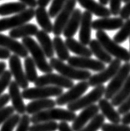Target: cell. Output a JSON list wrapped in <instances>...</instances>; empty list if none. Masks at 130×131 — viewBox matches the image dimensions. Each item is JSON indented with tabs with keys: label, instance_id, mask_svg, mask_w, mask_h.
Returning <instances> with one entry per match:
<instances>
[{
	"label": "cell",
	"instance_id": "cell-45",
	"mask_svg": "<svg viewBox=\"0 0 130 131\" xmlns=\"http://www.w3.org/2000/svg\"><path fill=\"white\" fill-rule=\"evenodd\" d=\"M58 131H74L73 128L70 127L68 122H60L58 127Z\"/></svg>",
	"mask_w": 130,
	"mask_h": 131
},
{
	"label": "cell",
	"instance_id": "cell-9",
	"mask_svg": "<svg viewBox=\"0 0 130 131\" xmlns=\"http://www.w3.org/2000/svg\"><path fill=\"white\" fill-rule=\"evenodd\" d=\"M121 61L119 59H114L109 63L108 68L103 69V71L92 75L88 79V84L91 87H97L99 85H103L104 83L111 80L115 74L119 72V69L121 68Z\"/></svg>",
	"mask_w": 130,
	"mask_h": 131
},
{
	"label": "cell",
	"instance_id": "cell-25",
	"mask_svg": "<svg viewBox=\"0 0 130 131\" xmlns=\"http://www.w3.org/2000/svg\"><path fill=\"white\" fill-rule=\"evenodd\" d=\"M36 38L47 58H53V55L55 53L54 49H53V40L50 39L49 34H47L43 30H39L36 35Z\"/></svg>",
	"mask_w": 130,
	"mask_h": 131
},
{
	"label": "cell",
	"instance_id": "cell-7",
	"mask_svg": "<svg viewBox=\"0 0 130 131\" xmlns=\"http://www.w3.org/2000/svg\"><path fill=\"white\" fill-rule=\"evenodd\" d=\"M63 94V89L54 86H43V87H33L23 89L22 96L24 100H36L42 99H49L50 97L60 96Z\"/></svg>",
	"mask_w": 130,
	"mask_h": 131
},
{
	"label": "cell",
	"instance_id": "cell-43",
	"mask_svg": "<svg viewBox=\"0 0 130 131\" xmlns=\"http://www.w3.org/2000/svg\"><path fill=\"white\" fill-rule=\"evenodd\" d=\"M118 112L119 113L120 115H124V114L130 112V96L128 99H126V100L119 105L118 108Z\"/></svg>",
	"mask_w": 130,
	"mask_h": 131
},
{
	"label": "cell",
	"instance_id": "cell-47",
	"mask_svg": "<svg viewBox=\"0 0 130 131\" xmlns=\"http://www.w3.org/2000/svg\"><path fill=\"white\" fill-rule=\"evenodd\" d=\"M10 56V52L8 50L0 47V59H9Z\"/></svg>",
	"mask_w": 130,
	"mask_h": 131
},
{
	"label": "cell",
	"instance_id": "cell-53",
	"mask_svg": "<svg viewBox=\"0 0 130 131\" xmlns=\"http://www.w3.org/2000/svg\"><path fill=\"white\" fill-rule=\"evenodd\" d=\"M122 1H123V3H125V4H127V3L130 2V0H122Z\"/></svg>",
	"mask_w": 130,
	"mask_h": 131
},
{
	"label": "cell",
	"instance_id": "cell-20",
	"mask_svg": "<svg viewBox=\"0 0 130 131\" xmlns=\"http://www.w3.org/2000/svg\"><path fill=\"white\" fill-rule=\"evenodd\" d=\"M77 2L80 4L81 7L86 9V11L91 13L92 14H95L100 18H110L111 12L109 8L105 6L100 4L94 0H77Z\"/></svg>",
	"mask_w": 130,
	"mask_h": 131
},
{
	"label": "cell",
	"instance_id": "cell-33",
	"mask_svg": "<svg viewBox=\"0 0 130 131\" xmlns=\"http://www.w3.org/2000/svg\"><path fill=\"white\" fill-rule=\"evenodd\" d=\"M104 124H105V117L102 114H98L89 121L88 124L80 131H98L102 128Z\"/></svg>",
	"mask_w": 130,
	"mask_h": 131
},
{
	"label": "cell",
	"instance_id": "cell-27",
	"mask_svg": "<svg viewBox=\"0 0 130 131\" xmlns=\"http://www.w3.org/2000/svg\"><path fill=\"white\" fill-rule=\"evenodd\" d=\"M35 17L38 24L42 28V30L46 32L47 34L53 33V24H52L49 14L45 8H37L35 9Z\"/></svg>",
	"mask_w": 130,
	"mask_h": 131
},
{
	"label": "cell",
	"instance_id": "cell-11",
	"mask_svg": "<svg viewBox=\"0 0 130 131\" xmlns=\"http://www.w3.org/2000/svg\"><path fill=\"white\" fill-rule=\"evenodd\" d=\"M76 3L77 0H67L62 10L56 17L53 28V34L55 36H59L63 34L66 24H68L72 14L74 11Z\"/></svg>",
	"mask_w": 130,
	"mask_h": 131
},
{
	"label": "cell",
	"instance_id": "cell-28",
	"mask_svg": "<svg viewBox=\"0 0 130 131\" xmlns=\"http://www.w3.org/2000/svg\"><path fill=\"white\" fill-rule=\"evenodd\" d=\"M88 45L91 52L100 62L103 63H110L113 61L112 56L103 49V47L97 39H92Z\"/></svg>",
	"mask_w": 130,
	"mask_h": 131
},
{
	"label": "cell",
	"instance_id": "cell-10",
	"mask_svg": "<svg viewBox=\"0 0 130 131\" xmlns=\"http://www.w3.org/2000/svg\"><path fill=\"white\" fill-rule=\"evenodd\" d=\"M36 87H43V86H54L61 89H71L74 85L71 79L63 77L61 74L57 73H46L39 76L36 82L34 83Z\"/></svg>",
	"mask_w": 130,
	"mask_h": 131
},
{
	"label": "cell",
	"instance_id": "cell-1",
	"mask_svg": "<svg viewBox=\"0 0 130 131\" xmlns=\"http://www.w3.org/2000/svg\"><path fill=\"white\" fill-rule=\"evenodd\" d=\"M77 114L75 112L61 108H53L33 114L31 116V123L33 124L48 122V121H61V122H73Z\"/></svg>",
	"mask_w": 130,
	"mask_h": 131
},
{
	"label": "cell",
	"instance_id": "cell-17",
	"mask_svg": "<svg viewBox=\"0 0 130 131\" xmlns=\"http://www.w3.org/2000/svg\"><path fill=\"white\" fill-rule=\"evenodd\" d=\"M99 108L97 104H93L83 110V111L73 121L72 128L74 131H80L82 129H84L85 124L99 114Z\"/></svg>",
	"mask_w": 130,
	"mask_h": 131
},
{
	"label": "cell",
	"instance_id": "cell-13",
	"mask_svg": "<svg viewBox=\"0 0 130 131\" xmlns=\"http://www.w3.org/2000/svg\"><path fill=\"white\" fill-rule=\"evenodd\" d=\"M68 63L69 65L76 69L88 70V71L93 70V71L99 73L106 69L105 63L100 62L99 60L91 58H85V57L70 56V58L68 59Z\"/></svg>",
	"mask_w": 130,
	"mask_h": 131
},
{
	"label": "cell",
	"instance_id": "cell-21",
	"mask_svg": "<svg viewBox=\"0 0 130 131\" xmlns=\"http://www.w3.org/2000/svg\"><path fill=\"white\" fill-rule=\"evenodd\" d=\"M56 105V101L52 99H42L31 101L26 105V113L28 115L40 113V112L50 110L54 108Z\"/></svg>",
	"mask_w": 130,
	"mask_h": 131
},
{
	"label": "cell",
	"instance_id": "cell-37",
	"mask_svg": "<svg viewBox=\"0 0 130 131\" xmlns=\"http://www.w3.org/2000/svg\"><path fill=\"white\" fill-rule=\"evenodd\" d=\"M67 0H53L50 8L49 9V14L50 18H56L59 12L64 6Z\"/></svg>",
	"mask_w": 130,
	"mask_h": 131
},
{
	"label": "cell",
	"instance_id": "cell-23",
	"mask_svg": "<svg viewBox=\"0 0 130 131\" xmlns=\"http://www.w3.org/2000/svg\"><path fill=\"white\" fill-rule=\"evenodd\" d=\"M81 18H82V12L79 8H75L74 13L72 14L70 18L66 24L63 32V36L67 39L68 38H73L77 33L78 29L80 27L81 23Z\"/></svg>",
	"mask_w": 130,
	"mask_h": 131
},
{
	"label": "cell",
	"instance_id": "cell-36",
	"mask_svg": "<svg viewBox=\"0 0 130 131\" xmlns=\"http://www.w3.org/2000/svg\"><path fill=\"white\" fill-rule=\"evenodd\" d=\"M21 119V116L19 114H13V115L8 118V119L3 124L0 131H14V128L18 126V123H19Z\"/></svg>",
	"mask_w": 130,
	"mask_h": 131
},
{
	"label": "cell",
	"instance_id": "cell-40",
	"mask_svg": "<svg viewBox=\"0 0 130 131\" xmlns=\"http://www.w3.org/2000/svg\"><path fill=\"white\" fill-rule=\"evenodd\" d=\"M30 123L31 117L27 114H23V115L21 116L20 121L18 124L16 131H28L30 128Z\"/></svg>",
	"mask_w": 130,
	"mask_h": 131
},
{
	"label": "cell",
	"instance_id": "cell-14",
	"mask_svg": "<svg viewBox=\"0 0 130 131\" xmlns=\"http://www.w3.org/2000/svg\"><path fill=\"white\" fill-rule=\"evenodd\" d=\"M8 64L12 76L14 77V81L17 83L21 89H28L29 82L28 81L26 75H25V72L23 71L20 57L15 55V54H13L8 59Z\"/></svg>",
	"mask_w": 130,
	"mask_h": 131
},
{
	"label": "cell",
	"instance_id": "cell-34",
	"mask_svg": "<svg viewBox=\"0 0 130 131\" xmlns=\"http://www.w3.org/2000/svg\"><path fill=\"white\" fill-rule=\"evenodd\" d=\"M130 37V18L123 23L120 30L113 37V41L117 43H122Z\"/></svg>",
	"mask_w": 130,
	"mask_h": 131
},
{
	"label": "cell",
	"instance_id": "cell-6",
	"mask_svg": "<svg viewBox=\"0 0 130 131\" xmlns=\"http://www.w3.org/2000/svg\"><path fill=\"white\" fill-rule=\"evenodd\" d=\"M130 75V63H125L123 65L121 66L119 69V72L116 73L115 76L110 80V83L105 89V92H104V99L106 100H112V99L117 94L122 86L127 80Z\"/></svg>",
	"mask_w": 130,
	"mask_h": 131
},
{
	"label": "cell",
	"instance_id": "cell-26",
	"mask_svg": "<svg viewBox=\"0 0 130 131\" xmlns=\"http://www.w3.org/2000/svg\"><path fill=\"white\" fill-rule=\"evenodd\" d=\"M65 43L67 45L68 50L70 52L77 54L78 57H85V58H91L93 53L90 49H88L80 42H78L74 38H68L65 40Z\"/></svg>",
	"mask_w": 130,
	"mask_h": 131
},
{
	"label": "cell",
	"instance_id": "cell-38",
	"mask_svg": "<svg viewBox=\"0 0 130 131\" xmlns=\"http://www.w3.org/2000/svg\"><path fill=\"white\" fill-rule=\"evenodd\" d=\"M101 129L102 131H130V126L123 124L105 123Z\"/></svg>",
	"mask_w": 130,
	"mask_h": 131
},
{
	"label": "cell",
	"instance_id": "cell-3",
	"mask_svg": "<svg viewBox=\"0 0 130 131\" xmlns=\"http://www.w3.org/2000/svg\"><path fill=\"white\" fill-rule=\"evenodd\" d=\"M49 63L53 69L56 70L59 74L63 75V77L71 79V80L87 81L92 76L90 71L76 69L69 64H66L65 63L57 58L50 59Z\"/></svg>",
	"mask_w": 130,
	"mask_h": 131
},
{
	"label": "cell",
	"instance_id": "cell-51",
	"mask_svg": "<svg viewBox=\"0 0 130 131\" xmlns=\"http://www.w3.org/2000/svg\"><path fill=\"white\" fill-rule=\"evenodd\" d=\"M6 68H7V64L4 62H0V77L3 75V73H4V71L6 70Z\"/></svg>",
	"mask_w": 130,
	"mask_h": 131
},
{
	"label": "cell",
	"instance_id": "cell-52",
	"mask_svg": "<svg viewBox=\"0 0 130 131\" xmlns=\"http://www.w3.org/2000/svg\"><path fill=\"white\" fill-rule=\"evenodd\" d=\"M109 3V0H99V4L103 5V6L107 5Z\"/></svg>",
	"mask_w": 130,
	"mask_h": 131
},
{
	"label": "cell",
	"instance_id": "cell-29",
	"mask_svg": "<svg viewBox=\"0 0 130 131\" xmlns=\"http://www.w3.org/2000/svg\"><path fill=\"white\" fill-rule=\"evenodd\" d=\"M53 49L54 52L57 54V57L59 60L64 62L70 58V53L68 49L67 45L63 39L59 36H55L53 39Z\"/></svg>",
	"mask_w": 130,
	"mask_h": 131
},
{
	"label": "cell",
	"instance_id": "cell-54",
	"mask_svg": "<svg viewBox=\"0 0 130 131\" xmlns=\"http://www.w3.org/2000/svg\"><path fill=\"white\" fill-rule=\"evenodd\" d=\"M129 45H130V39H129ZM129 53H130V50H129Z\"/></svg>",
	"mask_w": 130,
	"mask_h": 131
},
{
	"label": "cell",
	"instance_id": "cell-4",
	"mask_svg": "<svg viewBox=\"0 0 130 131\" xmlns=\"http://www.w3.org/2000/svg\"><path fill=\"white\" fill-rule=\"evenodd\" d=\"M96 39L111 56L115 57V59L125 63H128L130 61L129 51L111 39L104 31H97Z\"/></svg>",
	"mask_w": 130,
	"mask_h": 131
},
{
	"label": "cell",
	"instance_id": "cell-15",
	"mask_svg": "<svg viewBox=\"0 0 130 131\" xmlns=\"http://www.w3.org/2000/svg\"><path fill=\"white\" fill-rule=\"evenodd\" d=\"M8 95L10 98L12 106L19 115H23L26 113V105L23 102L20 87L15 81H11L8 86Z\"/></svg>",
	"mask_w": 130,
	"mask_h": 131
},
{
	"label": "cell",
	"instance_id": "cell-41",
	"mask_svg": "<svg viewBox=\"0 0 130 131\" xmlns=\"http://www.w3.org/2000/svg\"><path fill=\"white\" fill-rule=\"evenodd\" d=\"M14 108L13 106H7L0 110V125L4 124L8 118H10L13 114H14Z\"/></svg>",
	"mask_w": 130,
	"mask_h": 131
},
{
	"label": "cell",
	"instance_id": "cell-39",
	"mask_svg": "<svg viewBox=\"0 0 130 131\" xmlns=\"http://www.w3.org/2000/svg\"><path fill=\"white\" fill-rule=\"evenodd\" d=\"M12 79V73L10 70H5L3 75L0 77V96L7 89L11 83Z\"/></svg>",
	"mask_w": 130,
	"mask_h": 131
},
{
	"label": "cell",
	"instance_id": "cell-8",
	"mask_svg": "<svg viewBox=\"0 0 130 131\" xmlns=\"http://www.w3.org/2000/svg\"><path fill=\"white\" fill-rule=\"evenodd\" d=\"M35 16V9L34 8H28L23 13L18 14L12 16L10 18H5L0 19V32L14 29L27 24Z\"/></svg>",
	"mask_w": 130,
	"mask_h": 131
},
{
	"label": "cell",
	"instance_id": "cell-49",
	"mask_svg": "<svg viewBox=\"0 0 130 131\" xmlns=\"http://www.w3.org/2000/svg\"><path fill=\"white\" fill-rule=\"evenodd\" d=\"M121 123L123 124H125V125H130V112L124 114L121 118Z\"/></svg>",
	"mask_w": 130,
	"mask_h": 131
},
{
	"label": "cell",
	"instance_id": "cell-16",
	"mask_svg": "<svg viewBox=\"0 0 130 131\" xmlns=\"http://www.w3.org/2000/svg\"><path fill=\"white\" fill-rule=\"evenodd\" d=\"M0 47L8 50L9 52L14 53L15 55H18L21 58L25 59L28 57V52L23 43L2 34H0Z\"/></svg>",
	"mask_w": 130,
	"mask_h": 131
},
{
	"label": "cell",
	"instance_id": "cell-50",
	"mask_svg": "<svg viewBox=\"0 0 130 131\" xmlns=\"http://www.w3.org/2000/svg\"><path fill=\"white\" fill-rule=\"evenodd\" d=\"M50 1H51V0H37L38 6H39V7L45 8L50 3Z\"/></svg>",
	"mask_w": 130,
	"mask_h": 131
},
{
	"label": "cell",
	"instance_id": "cell-48",
	"mask_svg": "<svg viewBox=\"0 0 130 131\" xmlns=\"http://www.w3.org/2000/svg\"><path fill=\"white\" fill-rule=\"evenodd\" d=\"M19 1L22 4H25L26 6H28L29 8H34L38 5L37 0H19Z\"/></svg>",
	"mask_w": 130,
	"mask_h": 131
},
{
	"label": "cell",
	"instance_id": "cell-44",
	"mask_svg": "<svg viewBox=\"0 0 130 131\" xmlns=\"http://www.w3.org/2000/svg\"><path fill=\"white\" fill-rule=\"evenodd\" d=\"M120 18L122 19H126L128 20L130 18V2L127 3V4L121 8V10L119 12Z\"/></svg>",
	"mask_w": 130,
	"mask_h": 131
},
{
	"label": "cell",
	"instance_id": "cell-22",
	"mask_svg": "<svg viewBox=\"0 0 130 131\" xmlns=\"http://www.w3.org/2000/svg\"><path fill=\"white\" fill-rule=\"evenodd\" d=\"M98 106L99 108V110L102 112L103 115L112 124H119L121 122V116L119 112L114 110L110 101L106 99H101L99 101Z\"/></svg>",
	"mask_w": 130,
	"mask_h": 131
},
{
	"label": "cell",
	"instance_id": "cell-31",
	"mask_svg": "<svg viewBox=\"0 0 130 131\" xmlns=\"http://www.w3.org/2000/svg\"><path fill=\"white\" fill-rule=\"evenodd\" d=\"M130 96V75L127 80L120 89V90L117 93V94L111 100V104L113 107L119 106L126 99H128Z\"/></svg>",
	"mask_w": 130,
	"mask_h": 131
},
{
	"label": "cell",
	"instance_id": "cell-32",
	"mask_svg": "<svg viewBox=\"0 0 130 131\" xmlns=\"http://www.w3.org/2000/svg\"><path fill=\"white\" fill-rule=\"evenodd\" d=\"M24 72L28 81L29 83H35L38 78L39 77L38 75L37 66L34 63L32 57H27L24 59Z\"/></svg>",
	"mask_w": 130,
	"mask_h": 131
},
{
	"label": "cell",
	"instance_id": "cell-30",
	"mask_svg": "<svg viewBox=\"0 0 130 131\" xmlns=\"http://www.w3.org/2000/svg\"><path fill=\"white\" fill-rule=\"evenodd\" d=\"M27 6L20 2L7 3L0 5V16H7L10 14H18L26 10Z\"/></svg>",
	"mask_w": 130,
	"mask_h": 131
},
{
	"label": "cell",
	"instance_id": "cell-12",
	"mask_svg": "<svg viewBox=\"0 0 130 131\" xmlns=\"http://www.w3.org/2000/svg\"><path fill=\"white\" fill-rule=\"evenodd\" d=\"M88 88H89V84L88 81H81L78 84H74L71 89H68V91L63 93L57 98L55 100L56 104L58 106H63L65 104L68 105V104L78 100L88 90Z\"/></svg>",
	"mask_w": 130,
	"mask_h": 131
},
{
	"label": "cell",
	"instance_id": "cell-35",
	"mask_svg": "<svg viewBox=\"0 0 130 131\" xmlns=\"http://www.w3.org/2000/svg\"><path fill=\"white\" fill-rule=\"evenodd\" d=\"M58 124L55 121H48L31 125L28 131H56L58 129Z\"/></svg>",
	"mask_w": 130,
	"mask_h": 131
},
{
	"label": "cell",
	"instance_id": "cell-46",
	"mask_svg": "<svg viewBox=\"0 0 130 131\" xmlns=\"http://www.w3.org/2000/svg\"><path fill=\"white\" fill-rule=\"evenodd\" d=\"M9 100H10V98H9V95L7 94H4L0 96V110L4 108V106L7 104Z\"/></svg>",
	"mask_w": 130,
	"mask_h": 131
},
{
	"label": "cell",
	"instance_id": "cell-19",
	"mask_svg": "<svg viewBox=\"0 0 130 131\" xmlns=\"http://www.w3.org/2000/svg\"><path fill=\"white\" fill-rule=\"evenodd\" d=\"M123 25V19L120 17L117 18H103L96 19L92 23V28L96 31L116 30L121 28Z\"/></svg>",
	"mask_w": 130,
	"mask_h": 131
},
{
	"label": "cell",
	"instance_id": "cell-42",
	"mask_svg": "<svg viewBox=\"0 0 130 131\" xmlns=\"http://www.w3.org/2000/svg\"><path fill=\"white\" fill-rule=\"evenodd\" d=\"M121 3L122 0H109L111 14L117 16L119 14V12L121 10Z\"/></svg>",
	"mask_w": 130,
	"mask_h": 131
},
{
	"label": "cell",
	"instance_id": "cell-18",
	"mask_svg": "<svg viewBox=\"0 0 130 131\" xmlns=\"http://www.w3.org/2000/svg\"><path fill=\"white\" fill-rule=\"evenodd\" d=\"M93 16L92 14L88 11L82 13L80 29H79V42L84 45H88L91 39L92 34V23H93Z\"/></svg>",
	"mask_w": 130,
	"mask_h": 131
},
{
	"label": "cell",
	"instance_id": "cell-5",
	"mask_svg": "<svg viewBox=\"0 0 130 131\" xmlns=\"http://www.w3.org/2000/svg\"><path fill=\"white\" fill-rule=\"evenodd\" d=\"M105 89L106 88L104 87V85H99L97 86V87H94L93 90L85 96H82L78 100L73 102L71 104H68L67 105V110L72 112H75L80 110H84L85 108L95 104V103L99 102L102 99V97L104 96Z\"/></svg>",
	"mask_w": 130,
	"mask_h": 131
},
{
	"label": "cell",
	"instance_id": "cell-24",
	"mask_svg": "<svg viewBox=\"0 0 130 131\" xmlns=\"http://www.w3.org/2000/svg\"><path fill=\"white\" fill-rule=\"evenodd\" d=\"M39 28L33 24H25L9 31V37L12 39H24V38L36 36Z\"/></svg>",
	"mask_w": 130,
	"mask_h": 131
},
{
	"label": "cell",
	"instance_id": "cell-2",
	"mask_svg": "<svg viewBox=\"0 0 130 131\" xmlns=\"http://www.w3.org/2000/svg\"><path fill=\"white\" fill-rule=\"evenodd\" d=\"M22 43L26 48L28 53H30L32 55V59H33L34 63L41 72L46 73H53V68L50 65V63L47 61L46 56L44 54L43 49L39 43H38L33 39L31 37L24 38L22 39Z\"/></svg>",
	"mask_w": 130,
	"mask_h": 131
}]
</instances>
